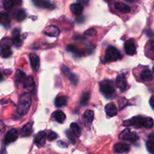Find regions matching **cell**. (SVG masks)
Masks as SVG:
<instances>
[{
    "label": "cell",
    "mask_w": 154,
    "mask_h": 154,
    "mask_svg": "<svg viewBox=\"0 0 154 154\" xmlns=\"http://www.w3.org/2000/svg\"><path fill=\"white\" fill-rule=\"evenodd\" d=\"M5 124L3 123L2 121L0 120V134L2 133L5 131Z\"/></svg>",
    "instance_id": "f35d334b"
},
{
    "label": "cell",
    "mask_w": 154,
    "mask_h": 154,
    "mask_svg": "<svg viewBox=\"0 0 154 154\" xmlns=\"http://www.w3.org/2000/svg\"><path fill=\"white\" fill-rule=\"evenodd\" d=\"M116 85L121 92H124L126 90L127 87H128V84H127V80L126 78H125V75L124 74L119 75L116 78Z\"/></svg>",
    "instance_id": "8992f818"
},
{
    "label": "cell",
    "mask_w": 154,
    "mask_h": 154,
    "mask_svg": "<svg viewBox=\"0 0 154 154\" xmlns=\"http://www.w3.org/2000/svg\"><path fill=\"white\" fill-rule=\"evenodd\" d=\"M2 79H3V77H2V75L1 72H0V81H2Z\"/></svg>",
    "instance_id": "b9f144b4"
},
{
    "label": "cell",
    "mask_w": 154,
    "mask_h": 154,
    "mask_svg": "<svg viewBox=\"0 0 154 154\" xmlns=\"http://www.w3.org/2000/svg\"><path fill=\"white\" fill-rule=\"evenodd\" d=\"M119 138L120 139L124 140V141H129V142L134 143L138 140V135L134 132H131L130 129H125V130L122 131L119 135Z\"/></svg>",
    "instance_id": "5b68a950"
},
{
    "label": "cell",
    "mask_w": 154,
    "mask_h": 154,
    "mask_svg": "<svg viewBox=\"0 0 154 154\" xmlns=\"http://www.w3.org/2000/svg\"><path fill=\"white\" fill-rule=\"evenodd\" d=\"M70 10L74 14L78 16V15L82 14L83 10H84V8L79 3H74L70 5Z\"/></svg>",
    "instance_id": "603a6c76"
},
{
    "label": "cell",
    "mask_w": 154,
    "mask_h": 154,
    "mask_svg": "<svg viewBox=\"0 0 154 154\" xmlns=\"http://www.w3.org/2000/svg\"><path fill=\"white\" fill-rule=\"evenodd\" d=\"M122 58L120 52L114 47H109L106 51L105 60L108 63L114 62Z\"/></svg>",
    "instance_id": "277c9868"
},
{
    "label": "cell",
    "mask_w": 154,
    "mask_h": 154,
    "mask_svg": "<svg viewBox=\"0 0 154 154\" xmlns=\"http://www.w3.org/2000/svg\"><path fill=\"white\" fill-rule=\"evenodd\" d=\"M114 7L121 13H129L131 11V8L123 2H116L114 4Z\"/></svg>",
    "instance_id": "e0dca14e"
},
{
    "label": "cell",
    "mask_w": 154,
    "mask_h": 154,
    "mask_svg": "<svg viewBox=\"0 0 154 154\" xmlns=\"http://www.w3.org/2000/svg\"><path fill=\"white\" fill-rule=\"evenodd\" d=\"M0 24L4 26H8L10 24V18L8 15L5 13L0 12Z\"/></svg>",
    "instance_id": "83f0119b"
},
{
    "label": "cell",
    "mask_w": 154,
    "mask_h": 154,
    "mask_svg": "<svg viewBox=\"0 0 154 154\" xmlns=\"http://www.w3.org/2000/svg\"><path fill=\"white\" fill-rule=\"evenodd\" d=\"M33 132V123H27L21 129V135L23 137L30 136Z\"/></svg>",
    "instance_id": "ffe728a7"
},
{
    "label": "cell",
    "mask_w": 154,
    "mask_h": 154,
    "mask_svg": "<svg viewBox=\"0 0 154 154\" xmlns=\"http://www.w3.org/2000/svg\"><path fill=\"white\" fill-rule=\"evenodd\" d=\"M45 141H46V135L44 132H39L35 135L34 143L38 147H41L44 146Z\"/></svg>",
    "instance_id": "7c38bea8"
},
{
    "label": "cell",
    "mask_w": 154,
    "mask_h": 154,
    "mask_svg": "<svg viewBox=\"0 0 154 154\" xmlns=\"http://www.w3.org/2000/svg\"><path fill=\"white\" fill-rule=\"evenodd\" d=\"M100 90L101 93L107 98H111L115 93V88L109 80H104L100 83Z\"/></svg>",
    "instance_id": "3957f363"
},
{
    "label": "cell",
    "mask_w": 154,
    "mask_h": 154,
    "mask_svg": "<svg viewBox=\"0 0 154 154\" xmlns=\"http://www.w3.org/2000/svg\"><path fill=\"white\" fill-rule=\"evenodd\" d=\"M26 16H27V14H26L25 11L23 10V9H20V10L18 11L16 14L17 20L23 21L26 18Z\"/></svg>",
    "instance_id": "1f68e13d"
},
{
    "label": "cell",
    "mask_w": 154,
    "mask_h": 154,
    "mask_svg": "<svg viewBox=\"0 0 154 154\" xmlns=\"http://www.w3.org/2000/svg\"><path fill=\"white\" fill-rule=\"evenodd\" d=\"M153 120L151 117H143L142 116H136V117H132L131 119L123 122V126H132L137 128L145 127L147 129H150L153 126Z\"/></svg>",
    "instance_id": "6da1fadb"
},
{
    "label": "cell",
    "mask_w": 154,
    "mask_h": 154,
    "mask_svg": "<svg viewBox=\"0 0 154 154\" xmlns=\"http://www.w3.org/2000/svg\"><path fill=\"white\" fill-rule=\"evenodd\" d=\"M152 73L149 69H145L140 73V78L143 81H150L152 80Z\"/></svg>",
    "instance_id": "d4e9b609"
},
{
    "label": "cell",
    "mask_w": 154,
    "mask_h": 154,
    "mask_svg": "<svg viewBox=\"0 0 154 154\" xmlns=\"http://www.w3.org/2000/svg\"><path fill=\"white\" fill-rule=\"evenodd\" d=\"M44 33L50 37H57L60 35V31L56 26L50 25L48 26L44 30Z\"/></svg>",
    "instance_id": "9c48e42d"
},
{
    "label": "cell",
    "mask_w": 154,
    "mask_h": 154,
    "mask_svg": "<svg viewBox=\"0 0 154 154\" xmlns=\"http://www.w3.org/2000/svg\"><path fill=\"white\" fill-rule=\"evenodd\" d=\"M114 151L116 153L122 154V153H128L130 150V147L128 144L125 143H116L113 147Z\"/></svg>",
    "instance_id": "30bf717a"
},
{
    "label": "cell",
    "mask_w": 154,
    "mask_h": 154,
    "mask_svg": "<svg viewBox=\"0 0 154 154\" xmlns=\"http://www.w3.org/2000/svg\"><path fill=\"white\" fill-rule=\"evenodd\" d=\"M90 99V94L88 93H84L81 96V99H80V103L82 105H85L88 104V102Z\"/></svg>",
    "instance_id": "d6a6232c"
},
{
    "label": "cell",
    "mask_w": 154,
    "mask_h": 154,
    "mask_svg": "<svg viewBox=\"0 0 154 154\" xmlns=\"http://www.w3.org/2000/svg\"><path fill=\"white\" fill-rule=\"evenodd\" d=\"M33 2L36 5L37 7L42 8L52 9L54 8V5L48 1H44V0H34Z\"/></svg>",
    "instance_id": "2e32d148"
},
{
    "label": "cell",
    "mask_w": 154,
    "mask_h": 154,
    "mask_svg": "<svg viewBox=\"0 0 154 154\" xmlns=\"http://www.w3.org/2000/svg\"><path fill=\"white\" fill-rule=\"evenodd\" d=\"M0 54H1L2 57H4V58H8V57H11L12 54V51L11 50L10 45L8 44V45H5L2 47L1 51H0Z\"/></svg>",
    "instance_id": "cb8c5ba5"
},
{
    "label": "cell",
    "mask_w": 154,
    "mask_h": 154,
    "mask_svg": "<svg viewBox=\"0 0 154 154\" xmlns=\"http://www.w3.org/2000/svg\"><path fill=\"white\" fill-rule=\"evenodd\" d=\"M18 138V131L15 129H11L9 131H8L7 133L5 135L4 144H9L15 141Z\"/></svg>",
    "instance_id": "52a82bcc"
},
{
    "label": "cell",
    "mask_w": 154,
    "mask_h": 154,
    "mask_svg": "<svg viewBox=\"0 0 154 154\" xmlns=\"http://www.w3.org/2000/svg\"><path fill=\"white\" fill-rule=\"evenodd\" d=\"M24 87L26 90H28L29 92L33 93L35 89V82L33 77L30 76L28 78H27V79H26L25 82L24 84Z\"/></svg>",
    "instance_id": "d6986e66"
},
{
    "label": "cell",
    "mask_w": 154,
    "mask_h": 154,
    "mask_svg": "<svg viewBox=\"0 0 154 154\" xmlns=\"http://www.w3.org/2000/svg\"><path fill=\"white\" fill-rule=\"evenodd\" d=\"M52 117L59 123H63L66 120V115L61 111H55L52 114Z\"/></svg>",
    "instance_id": "44dd1931"
},
{
    "label": "cell",
    "mask_w": 154,
    "mask_h": 154,
    "mask_svg": "<svg viewBox=\"0 0 154 154\" xmlns=\"http://www.w3.org/2000/svg\"><path fill=\"white\" fill-rule=\"evenodd\" d=\"M146 147L149 153L154 154V132H152L148 135V139L146 142Z\"/></svg>",
    "instance_id": "5bb4252c"
},
{
    "label": "cell",
    "mask_w": 154,
    "mask_h": 154,
    "mask_svg": "<svg viewBox=\"0 0 154 154\" xmlns=\"http://www.w3.org/2000/svg\"><path fill=\"white\" fill-rule=\"evenodd\" d=\"M70 129L71 131L72 132V133L75 135V136L78 138L81 135V129L80 127L79 126V125L75 123H72L70 124Z\"/></svg>",
    "instance_id": "f1b7e54d"
},
{
    "label": "cell",
    "mask_w": 154,
    "mask_h": 154,
    "mask_svg": "<svg viewBox=\"0 0 154 154\" xmlns=\"http://www.w3.org/2000/svg\"><path fill=\"white\" fill-rule=\"evenodd\" d=\"M97 35V30L94 28L88 29V30H86L85 32V35L87 36V37H93Z\"/></svg>",
    "instance_id": "e575fe53"
},
{
    "label": "cell",
    "mask_w": 154,
    "mask_h": 154,
    "mask_svg": "<svg viewBox=\"0 0 154 154\" xmlns=\"http://www.w3.org/2000/svg\"><path fill=\"white\" fill-rule=\"evenodd\" d=\"M66 103H67V99H66V96H58L56 97L54 104H55V106L57 107V108L65 106L66 105Z\"/></svg>",
    "instance_id": "4316f807"
},
{
    "label": "cell",
    "mask_w": 154,
    "mask_h": 154,
    "mask_svg": "<svg viewBox=\"0 0 154 154\" xmlns=\"http://www.w3.org/2000/svg\"><path fill=\"white\" fill-rule=\"evenodd\" d=\"M29 59L30 61V65H31V68L34 72L38 71L39 69V66H40V61H39V57H38L36 54H31L29 55Z\"/></svg>",
    "instance_id": "4fadbf2b"
},
{
    "label": "cell",
    "mask_w": 154,
    "mask_h": 154,
    "mask_svg": "<svg viewBox=\"0 0 154 154\" xmlns=\"http://www.w3.org/2000/svg\"><path fill=\"white\" fill-rule=\"evenodd\" d=\"M66 135L67 138L69 139V141H70L72 144H75V141H76V138L77 137L72 133V131H69V130H66Z\"/></svg>",
    "instance_id": "836d02e7"
},
{
    "label": "cell",
    "mask_w": 154,
    "mask_h": 154,
    "mask_svg": "<svg viewBox=\"0 0 154 154\" xmlns=\"http://www.w3.org/2000/svg\"><path fill=\"white\" fill-rule=\"evenodd\" d=\"M149 105H150L151 108L154 110V96H152L149 99Z\"/></svg>",
    "instance_id": "ab89813d"
},
{
    "label": "cell",
    "mask_w": 154,
    "mask_h": 154,
    "mask_svg": "<svg viewBox=\"0 0 154 154\" xmlns=\"http://www.w3.org/2000/svg\"><path fill=\"white\" fill-rule=\"evenodd\" d=\"M105 112L109 117H115L117 114V108L113 103H109L105 106Z\"/></svg>",
    "instance_id": "9a60e30c"
},
{
    "label": "cell",
    "mask_w": 154,
    "mask_h": 154,
    "mask_svg": "<svg viewBox=\"0 0 154 154\" xmlns=\"http://www.w3.org/2000/svg\"><path fill=\"white\" fill-rule=\"evenodd\" d=\"M13 44L15 47L18 48L21 47L22 45V39L20 36V31L19 29H14L13 32Z\"/></svg>",
    "instance_id": "7402d4cb"
},
{
    "label": "cell",
    "mask_w": 154,
    "mask_h": 154,
    "mask_svg": "<svg viewBox=\"0 0 154 154\" xmlns=\"http://www.w3.org/2000/svg\"><path fill=\"white\" fill-rule=\"evenodd\" d=\"M149 46L151 51L154 53V41H151V42H149Z\"/></svg>",
    "instance_id": "60d3db41"
},
{
    "label": "cell",
    "mask_w": 154,
    "mask_h": 154,
    "mask_svg": "<svg viewBox=\"0 0 154 154\" xmlns=\"http://www.w3.org/2000/svg\"><path fill=\"white\" fill-rule=\"evenodd\" d=\"M57 144H58L59 147H63V148H65V147H67V145H66V144L65 142H63V141H59L58 142H57Z\"/></svg>",
    "instance_id": "74e56055"
},
{
    "label": "cell",
    "mask_w": 154,
    "mask_h": 154,
    "mask_svg": "<svg viewBox=\"0 0 154 154\" xmlns=\"http://www.w3.org/2000/svg\"><path fill=\"white\" fill-rule=\"evenodd\" d=\"M26 79H27V77L24 72H23L21 70H17L16 72V75H15V80H16V83L18 84H24Z\"/></svg>",
    "instance_id": "484cf974"
},
{
    "label": "cell",
    "mask_w": 154,
    "mask_h": 154,
    "mask_svg": "<svg viewBox=\"0 0 154 154\" xmlns=\"http://www.w3.org/2000/svg\"><path fill=\"white\" fill-rule=\"evenodd\" d=\"M152 72L154 73V66H153V68H152Z\"/></svg>",
    "instance_id": "7bdbcfd3"
},
{
    "label": "cell",
    "mask_w": 154,
    "mask_h": 154,
    "mask_svg": "<svg viewBox=\"0 0 154 154\" xmlns=\"http://www.w3.org/2000/svg\"><path fill=\"white\" fill-rule=\"evenodd\" d=\"M136 51V45L132 39H128L125 42V51L128 55H134L135 54Z\"/></svg>",
    "instance_id": "ba28073f"
},
{
    "label": "cell",
    "mask_w": 154,
    "mask_h": 154,
    "mask_svg": "<svg viewBox=\"0 0 154 154\" xmlns=\"http://www.w3.org/2000/svg\"><path fill=\"white\" fill-rule=\"evenodd\" d=\"M47 138H48V141H54V140H55L56 138H57V135L56 132H50L48 134V135H47Z\"/></svg>",
    "instance_id": "d590c367"
},
{
    "label": "cell",
    "mask_w": 154,
    "mask_h": 154,
    "mask_svg": "<svg viewBox=\"0 0 154 154\" xmlns=\"http://www.w3.org/2000/svg\"><path fill=\"white\" fill-rule=\"evenodd\" d=\"M66 50L72 53V54H76V55H82V52L74 45H68L66 47Z\"/></svg>",
    "instance_id": "4dcf8cb0"
},
{
    "label": "cell",
    "mask_w": 154,
    "mask_h": 154,
    "mask_svg": "<svg viewBox=\"0 0 154 154\" xmlns=\"http://www.w3.org/2000/svg\"><path fill=\"white\" fill-rule=\"evenodd\" d=\"M126 102H127V100H126V99H121L120 100H119V108H123L126 105Z\"/></svg>",
    "instance_id": "8d00e7d4"
},
{
    "label": "cell",
    "mask_w": 154,
    "mask_h": 154,
    "mask_svg": "<svg viewBox=\"0 0 154 154\" xmlns=\"http://www.w3.org/2000/svg\"><path fill=\"white\" fill-rule=\"evenodd\" d=\"M32 104L31 96L28 93H23L19 98L18 105V113L20 115H25L30 110Z\"/></svg>",
    "instance_id": "7a4b0ae2"
},
{
    "label": "cell",
    "mask_w": 154,
    "mask_h": 154,
    "mask_svg": "<svg viewBox=\"0 0 154 154\" xmlns=\"http://www.w3.org/2000/svg\"><path fill=\"white\" fill-rule=\"evenodd\" d=\"M83 119L87 126H90L94 120V111L91 110H87L85 111L83 114Z\"/></svg>",
    "instance_id": "ac0fdd59"
},
{
    "label": "cell",
    "mask_w": 154,
    "mask_h": 154,
    "mask_svg": "<svg viewBox=\"0 0 154 154\" xmlns=\"http://www.w3.org/2000/svg\"><path fill=\"white\" fill-rule=\"evenodd\" d=\"M62 72H63V74L67 77L68 79L69 80V81H70L73 85H76V84L78 83V78H77L76 75H74V74L69 70V68L63 66V67H62Z\"/></svg>",
    "instance_id": "8fae6325"
},
{
    "label": "cell",
    "mask_w": 154,
    "mask_h": 154,
    "mask_svg": "<svg viewBox=\"0 0 154 154\" xmlns=\"http://www.w3.org/2000/svg\"><path fill=\"white\" fill-rule=\"evenodd\" d=\"M17 2L11 1V0H6L3 2V7L6 11H10L13 8L14 4H17Z\"/></svg>",
    "instance_id": "f546056e"
}]
</instances>
